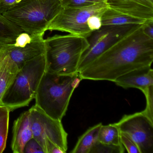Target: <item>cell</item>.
Masks as SVG:
<instances>
[{
	"label": "cell",
	"mask_w": 153,
	"mask_h": 153,
	"mask_svg": "<svg viewBox=\"0 0 153 153\" xmlns=\"http://www.w3.org/2000/svg\"><path fill=\"white\" fill-rule=\"evenodd\" d=\"M102 123H99L88 128L81 135L71 153H90L95 144L98 141L99 130Z\"/></svg>",
	"instance_id": "cell-16"
},
{
	"label": "cell",
	"mask_w": 153,
	"mask_h": 153,
	"mask_svg": "<svg viewBox=\"0 0 153 153\" xmlns=\"http://www.w3.org/2000/svg\"><path fill=\"white\" fill-rule=\"evenodd\" d=\"M98 141L108 145H122L120 139V131L114 123L108 125L102 124L99 130Z\"/></svg>",
	"instance_id": "cell-18"
},
{
	"label": "cell",
	"mask_w": 153,
	"mask_h": 153,
	"mask_svg": "<svg viewBox=\"0 0 153 153\" xmlns=\"http://www.w3.org/2000/svg\"><path fill=\"white\" fill-rule=\"evenodd\" d=\"M0 47V103L6 90L10 85L19 69Z\"/></svg>",
	"instance_id": "cell-14"
},
{
	"label": "cell",
	"mask_w": 153,
	"mask_h": 153,
	"mask_svg": "<svg viewBox=\"0 0 153 153\" xmlns=\"http://www.w3.org/2000/svg\"><path fill=\"white\" fill-rule=\"evenodd\" d=\"M81 80L78 73L61 75L46 71L37 88L35 105L52 119L61 121Z\"/></svg>",
	"instance_id": "cell-2"
},
{
	"label": "cell",
	"mask_w": 153,
	"mask_h": 153,
	"mask_svg": "<svg viewBox=\"0 0 153 153\" xmlns=\"http://www.w3.org/2000/svg\"><path fill=\"white\" fill-rule=\"evenodd\" d=\"M33 41L24 47H16L13 44L6 45L1 48L7 56L20 69L27 62L45 52L44 35L33 36Z\"/></svg>",
	"instance_id": "cell-10"
},
{
	"label": "cell",
	"mask_w": 153,
	"mask_h": 153,
	"mask_svg": "<svg viewBox=\"0 0 153 153\" xmlns=\"http://www.w3.org/2000/svg\"><path fill=\"white\" fill-rule=\"evenodd\" d=\"M114 124L137 144L140 153H153V123L142 111L124 115Z\"/></svg>",
	"instance_id": "cell-9"
},
{
	"label": "cell",
	"mask_w": 153,
	"mask_h": 153,
	"mask_svg": "<svg viewBox=\"0 0 153 153\" xmlns=\"http://www.w3.org/2000/svg\"><path fill=\"white\" fill-rule=\"evenodd\" d=\"M124 152L122 145H108L98 141L92 148L90 153H123Z\"/></svg>",
	"instance_id": "cell-20"
},
{
	"label": "cell",
	"mask_w": 153,
	"mask_h": 153,
	"mask_svg": "<svg viewBox=\"0 0 153 153\" xmlns=\"http://www.w3.org/2000/svg\"><path fill=\"white\" fill-rule=\"evenodd\" d=\"M33 39V37L30 34L23 32L16 37L13 45L16 47H24L30 43Z\"/></svg>",
	"instance_id": "cell-25"
},
{
	"label": "cell",
	"mask_w": 153,
	"mask_h": 153,
	"mask_svg": "<svg viewBox=\"0 0 153 153\" xmlns=\"http://www.w3.org/2000/svg\"><path fill=\"white\" fill-rule=\"evenodd\" d=\"M62 8H80L97 3L93 0H59Z\"/></svg>",
	"instance_id": "cell-22"
},
{
	"label": "cell",
	"mask_w": 153,
	"mask_h": 153,
	"mask_svg": "<svg viewBox=\"0 0 153 153\" xmlns=\"http://www.w3.org/2000/svg\"><path fill=\"white\" fill-rule=\"evenodd\" d=\"M46 70L61 75L78 73L81 56L89 46L87 37L69 33L45 39Z\"/></svg>",
	"instance_id": "cell-3"
},
{
	"label": "cell",
	"mask_w": 153,
	"mask_h": 153,
	"mask_svg": "<svg viewBox=\"0 0 153 153\" xmlns=\"http://www.w3.org/2000/svg\"><path fill=\"white\" fill-rule=\"evenodd\" d=\"M29 110L33 137L42 146L45 153H46L47 140L59 147L64 153H66L68 134L61 121L51 118L36 105Z\"/></svg>",
	"instance_id": "cell-7"
},
{
	"label": "cell",
	"mask_w": 153,
	"mask_h": 153,
	"mask_svg": "<svg viewBox=\"0 0 153 153\" xmlns=\"http://www.w3.org/2000/svg\"><path fill=\"white\" fill-rule=\"evenodd\" d=\"M46 70L45 51L20 69L3 94L0 105L6 106L10 111L28 106L35 99L39 83Z\"/></svg>",
	"instance_id": "cell-5"
},
{
	"label": "cell",
	"mask_w": 153,
	"mask_h": 153,
	"mask_svg": "<svg viewBox=\"0 0 153 153\" xmlns=\"http://www.w3.org/2000/svg\"><path fill=\"white\" fill-rule=\"evenodd\" d=\"M134 25H135L102 26L98 30L93 31L88 37L89 46L81 56L78 73L82 71Z\"/></svg>",
	"instance_id": "cell-8"
},
{
	"label": "cell",
	"mask_w": 153,
	"mask_h": 153,
	"mask_svg": "<svg viewBox=\"0 0 153 153\" xmlns=\"http://www.w3.org/2000/svg\"><path fill=\"white\" fill-rule=\"evenodd\" d=\"M120 139L122 145L129 153H140L137 144L127 134L120 132Z\"/></svg>",
	"instance_id": "cell-23"
},
{
	"label": "cell",
	"mask_w": 153,
	"mask_h": 153,
	"mask_svg": "<svg viewBox=\"0 0 153 153\" xmlns=\"http://www.w3.org/2000/svg\"><path fill=\"white\" fill-rule=\"evenodd\" d=\"M11 147L14 153H24L28 140L33 138L29 110L23 113L14 121Z\"/></svg>",
	"instance_id": "cell-13"
},
{
	"label": "cell",
	"mask_w": 153,
	"mask_h": 153,
	"mask_svg": "<svg viewBox=\"0 0 153 153\" xmlns=\"http://www.w3.org/2000/svg\"><path fill=\"white\" fill-rule=\"evenodd\" d=\"M108 7L126 16L153 20V0H105Z\"/></svg>",
	"instance_id": "cell-11"
},
{
	"label": "cell",
	"mask_w": 153,
	"mask_h": 153,
	"mask_svg": "<svg viewBox=\"0 0 153 153\" xmlns=\"http://www.w3.org/2000/svg\"><path fill=\"white\" fill-rule=\"evenodd\" d=\"M23 30L0 13V47L14 44Z\"/></svg>",
	"instance_id": "cell-17"
},
{
	"label": "cell",
	"mask_w": 153,
	"mask_h": 153,
	"mask_svg": "<svg viewBox=\"0 0 153 153\" xmlns=\"http://www.w3.org/2000/svg\"><path fill=\"white\" fill-rule=\"evenodd\" d=\"M143 94L146 97V109L142 112L153 123V85L149 87Z\"/></svg>",
	"instance_id": "cell-21"
},
{
	"label": "cell",
	"mask_w": 153,
	"mask_h": 153,
	"mask_svg": "<svg viewBox=\"0 0 153 153\" xmlns=\"http://www.w3.org/2000/svg\"><path fill=\"white\" fill-rule=\"evenodd\" d=\"M10 112L7 107L0 105V153H3L7 145Z\"/></svg>",
	"instance_id": "cell-19"
},
{
	"label": "cell",
	"mask_w": 153,
	"mask_h": 153,
	"mask_svg": "<svg viewBox=\"0 0 153 153\" xmlns=\"http://www.w3.org/2000/svg\"><path fill=\"white\" fill-rule=\"evenodd\" d=\"M102 26H120L124 25H142L148 21L129 16L114 11L108 8L101 16Z\"/></svg>",
	"instance_id": "cell-15"
},
{
	"label": "cell",
	"mask_w": 153,
	"mask_h": 153,
	"mask_svg": "<svg viewBox=\"0 0 153 153\" xmlns=\"http://www.w3.org/2000/svg\"><path fill=\"white\" fill-rule=\"evenodd\" d=\"M105 1L80 8H63L48 26L46 31H59L88 37L92 31L88 20L93 16H102L108 8Z\"/></svg>",
	"instance_id": "cell-6"
},
{
	"label": "cell",
	"mask_w": 153,
	"mask_h": 153,
	"mask_svg": "<svg viewBox=\"0 0 153 153\" xmlns=\"http://www.w3.org/2000/svg\"><path fill=\"white\" fill-rule=\"evenodd\" d=\"M93 1L97 2H102V1H105V0H93Z\"/></svg>",
	"instance_id": "cell-29"
},
{
	"label": "cell",
	"mask_w": 153,
	"mask_h": 153,
	"mask_svg": "<svg viewBox=\"0 0 153 153\" xmlns=\"http://www.w3.org/2000/svg\"><path fill=\"white\" fill-rule=\"evenodd\" d=\"M153 62V39L145 34L143 25H135L79 74L82 79L114 82L130 71L151 66Z\"/></svg>",
	"instance_id": "cell-1"
},
{
	"label": "cell",
	"mask_w": 153,
	"mask_h": 153,
	"mask_svg": "<svg viewBox=\"0 0 153 153\" xmlns=\"http://www.w3.org/2000/svg\"><path fill=\"white\" fill-rule=\"evenodd\" d=\"M100 16H93L90 17L88 20V28L92 32L98 30L102 27V21Z\"/></svg>",
	"instance_id": "cell-26"
},
{
	"label": "cell",
	"mask_w": 153,
	"mask_h": 153,
	"mask_svg": "<svg viewBox=\"0 0 153 153\" xmlns=\"http://www.w3.org/2000/svg\"><path fill=\"white\" fill-rule=\"evenodd\" d=\"M22 0H0V13H2L12 8Z\"/></svg>",
	"instance_id": "cell-27"
},
{
	"label": "cell",
	"mask_w": 153,
	"mask_h": 153,
	"mask_svg": "<svg viewBox=\"0 0 153 153\" xmlns=\"http://www.w3.org/2000/svg\"><path fill=\"white\" fill-rule=\"evenodd\" d=\"M114 82L123 88H137L143 93L153 85V70L151 66L136 69L120 76Z\"/></svg>",
	"instance_id": "cell-12"
},
{
	"label": "cell",
	"mask_w": 153,
	"mask_h": 153,
	"mask_svg": "<svg viewBox=\"0 0 153 153\" xmlns=\"http://www.w3.org/2000/svg\"><path fill=\"white\" fill-rule=\"evenodd\" d=\"M45 153L42 146L33 137L28 140L24 148V153Z\"/></svg>",
	"instance_id": "cell-24"
},
{
	"label": "cell",
	"mask_w": 153,
	"mask_h": 153,
	"mask_svg": "<svg viewBox=\"0 0 153 153\" xmlns=\"http://www.w3.org/2000/svg\"><path fill=\"white\" fill-rule=\"evenodd\" d=\"M59 0H22L2 13L32 36L45 35L51 21L62 10Z\"/></svg>",
	"instance_id": "cell-4"
},
{
	"label": "cell",
	"mask_w": 153,
	"mask_h": 153,
	"mask_svg": "<svg viewBox=\"0 0 153 153\" xmlns=\"http://www.w3.org/2000/svg\"><path fill=\"white\" fill-rule=\"evenodd\" d=\"M143 29L146 35L153 39V21H148L143 25Z\"/></svg>",
	"instance_id": "cell-28"
}]
</instances>
